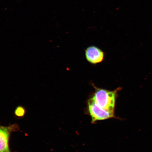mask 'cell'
Here are the masks:
<instances>
[{
    "label": "cell",
    "instance_id": "cell-5",
    "mask_svg": "<svg viewBox=\"0 0 152 152\" xmlns=\"http://www.w3.org/2000/svg\"><path fill=\"white\" fill-rule=\"evenodd\" d=\"M25 113V111L23 107H18L15 110V113L16 115L18 117H22L23 116Z\"/></svg>",
    "mask_w": 152,
    "mask_h": 152
},
{
    "label": "cell",
    "instance_id": "cell-3",
    "mask_svg": "<svg viewBox=\"0 0 152 152\" xmlns=\"http://www.w3.org/2000/svg\"><path fill=\"white\" fill-rule=\"evenodd\" d=\"M86 58L90 63L96 64L103 61L104 53L101 49L95 46L87 48L85 51Z\"/></svg>",
    "mask_w": 152,
    "mask_h": 152
},
{
    "label": "cell",
    "instance_id": "cell-4",
    "mask_svg": "<svg viewBox=\"0 0 152 152\" xmlns=\"http://www.w3.org/2000/svg\"><path fill=\"white\" fill-rule=\"evenodd\" d=\"M9 135V128L0 127V152H11L8 144Z\"/></svg>",
    "mask_w": 152,
    "mask_h": 152
},
{
    "label": "cell",
    "instance_id": "cell-2",
    "mask_svg": "<svg viewBox=\"0 0 152 152\" xmlns=\"http://www.w3.org/2000/svg\"><path fill=\"white\" fill-rule=\"evenodd\" d=\"M87 104V112L90 116L92 124L98 121L115 118V112L107 111L101 108L91 97L88 100Z\"/></svg>",
    "mask_w": 152,
    "mask_h": 152
},
{
    "label": "cell",
    "instance_id": "cell-1",
    "mask_svg": "<svg viewBox=\"0 0 152 152\" xmlns=\"http://www.w3.org/2000/svg\"><path fill=\"white\" fill-rule=\"evenodd\" d=\"M94 92L91 97L100 107L107 111L115 112L118 92L121 88L113 91L98 88L94 86Z\"/></svg>",
    "mask_w": 152,
    "mask_h": 152
}]
</instances>
